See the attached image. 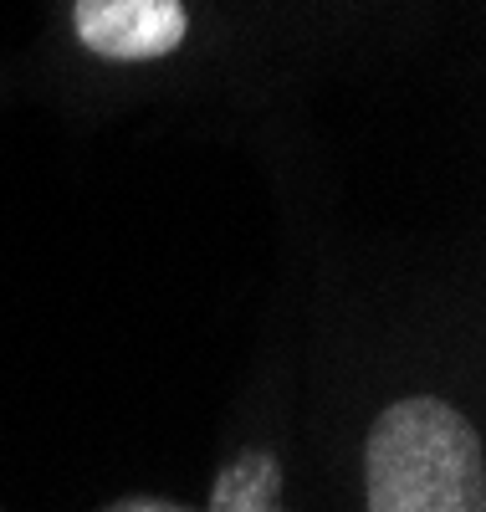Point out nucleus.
I'll list each match as a JSON object with an SVG mask.
<instances>
[{"instance_id": "f03ea898", "label": "nucleus", "mask_w": 486, "mask_h": 512, "mask_svg": "<svg viewBox=\"0 0 486 512\" xmlns=\"http://www.w3.org/2000/svg\"><path fill=\"white\" fill-rule=\"evenodd\" d=\"M72 31L103 62H159L185 47V0H72Z\"/></svg>"}, {"instance_id": "f257e3e1", "label": "nucleus", "mask_w": 486, "mask_h": 512, "mask_svg": "<svg viewBox=\"0 0 486 512\" xmlns=\"http://www.w3.org/2000/svg\"><path fill=\"white\" fill-rule=\"evenodd\" d=\"M364 512H486V446L446 395L389 400L364 436Z\"/></svg>"}, {"instance_id": "7ed1b4c3", "label": "nucleus", "mask_w": 486, "mask_h": 512, "mask_svg": "<svg viewBox=\"0 0 486 512\" xmlns=\"http://www.w3.org/2000/svg\"><path fill=\"white\" fill-rule=\"evenodd\" d=\"M205 512H292L287 507V466L272 446H241L220 461Z\"/></svg>"}]
</instances>
